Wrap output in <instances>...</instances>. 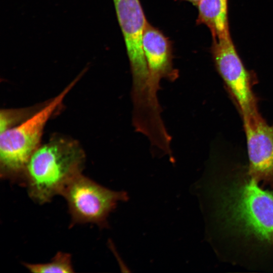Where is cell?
<instances>
[{"label":"cell","mask_w":273,"mask_h":273,"mask_svg":"<svg viewBox=\"0 0 273 273\" xmlns=\"http://www.w3.org/2000/svg\"><path fill=\"white\" fill-rule=\"evenodd\" d=\"M85 154L75 140L53 137L39 145L25 167L22 186L35 203L43 204L62 195L69 184L82 173Z\"/></svg>","instance_id":"7a4b0ae2"},{"label":"cell","mask_w":273,"mask_h":273,"mask_svg":"<svg viewBox=\"0 0 273 273\" xmlns=\"http://www.w3.org/2000/svg\"><path fill=\"white\" fill-rule=\"evenodd\" d=\"M22 264L29 271L34 273H72L74 268L70 254L61 251L57 252L52 259L46 263Z\"/></svg>","instance_id":"30bf717a"},{"label":"cell","mask_w":273,"mask_h":273,"mask_svg":"<svg viewBox=\"0 0 273 273\" xmlns=\"http://www.w3.org/2000/svg\"><path fill=\"white\" fill-rule=\"evenodd\" d=\"M205 180L210 239L222 262L273 272V191L264 189L248 164L221 159Z\"/></svg>","instance_id":"6da1fadb"},{"label":"cell","mask_w":273,"mask_h":273,"mask_svg":"<svg viewBox=\"0 0 273 273\" xmlns=\"http://www.w3.org/2000/svg\"><path fill=\"white\" fill-rule=\"evenodd\" d=\"M143 49L148 70V86L154 105L161 107L158 98L162 79L174 81L178 74L173 68L169 42L157 29L147 24L143 36Z\"/></svg>","instance_id":"ba28073f"},{"label":"cell","mask_w":273,"mask_h":273,"mask_svg":"<svg viewBox=\"0 0 273 273\" xmlns=\"http://www.w3.org/2000/svg\"><path fill=\"white\" fill-rule=\"evenodd\" d=\"M62 196L67 203L71 226L92 223L106 228L107 218L118 202L128 199L126 192L110 190L82 173L69 184Z\"/></svg>","instance_id":"5b68a950"},{"label":"cell","mask_w":273,"mask_h":273,"mask_svg":"<svg viewBox=\"0 0 273 273\" xmlns=\"http://www.w3.org/2000/svg\"><path fill=\"white\" fill-rule=\"evenodd\" d=\"M213 40L212 53L216 68L242 117L256 114L258 111L250 74L236 51L230 34Z\"/></svg>","instance_id":"8992f818"},{"label":"cell","mask_w":273,"mask_h":273,"mask_svg":"<svg viewBox=\"0 0 273 273\" xmlns=\"http://www.w3.org/2000/svg\"><path fill=\"white\" fill-rule=\"evenodd\" d=\"M189 2H191L195 4L198 5L201 0H188Z\"/></svg>","instance_id":"7c38bea8"},{"label":"cell","mask_w":273,"mask_h":273,"mask_svg":"<svg viewBox=\"0 0 273 273\" xmlns=\"http://www.w3.org/2000/svg\"><path fill=\"white\" fill-rule=\"evenodd\" d=\"M198 5L199 22L209 28L213 39L230 34L228 0H201Z\"/></svg>","instance_id":"9c48e42d"},{"label":"cell","mask_w":273,"mask_h":273,"mask_svg":"<svg viewBox=\"0 0 273 273\" xmlns=\"http://www.w3.org/2000/svg\"><path fill=\"white\" fill-rule=\"evenodd\" d=\"M248 171L260 187L273 191V126L259 113L242 117Z\"/></svg>","instance_id":"52a82bcc"},{"label":"cell","mask_w":273,"mask_h":273,"mask_svg":"<svg viewBox=\"0 0 273 273\" xmlns=\"http://www.w3.org/2000/svg\"><path fill=\"white\" fill-rule=\"evenodd\" d=\"M82 71L59 94L19 124L1 133L0 176L22 186L26 164L40 145L44 126L82 76Z\"/></svg>","instance_id":"3957f363"},{"label":"cell","mask_w":273,"mask_h":273,"mask_svg":"<svg viewBox=\"0 0 273 273\" xmlns=\"http://www.w3.org/2000/svg\"><path fill=\"white\" fill-rule=\"evenodd\" d=\"M41 106L1 110L0 112L1 133L23 122L35 113Z\"/></svg>","instance_id":"8fae6325"},{"label":"cell","mask_w":273,"mask_h":273,"mask_svg":"<svg viewBox=\"0 0 273 273\" xmlns=\"http://www.w3.org/2000/svg\"><path fill=\"white\" fill-rule=\"evenodd\" d=\"M126 47L132 74V104L143 107L150 102L148 70L143 49L148 22L139 0H113Z\"/></svg>","instance_id":"277c9868"}]
</instances>
